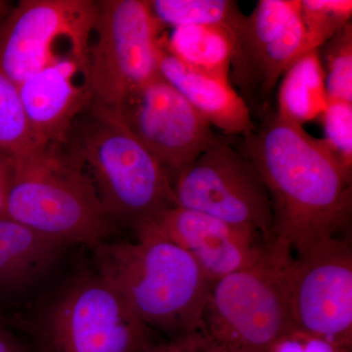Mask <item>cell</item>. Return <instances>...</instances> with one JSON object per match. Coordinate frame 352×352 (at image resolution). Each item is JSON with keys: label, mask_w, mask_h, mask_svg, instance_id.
I'll list each match as a JSON object with an SVG mask.
<instances>
[{"label": "cell", "mask_w": 352, "mask_h": 352, "mask_svg": "<svg viewBox=\"0 0 352 352\" xmlns=\"http://www.w3.org/2000/svg\"><path fill=\"white\" fill-rule=\"evenodd\" d=\"M241 151L251 160L270 194L271 251L293 256L349 230L352 173L324 139L270 113L245 136Z\"/></svg>", "instance_id": "obj_1"}, {"label": "cell", "mask_w": 352, "mask_h": 352, "mask_svg": "<svg viewBox=\"0 0 352 352\" xmlns=\"http://www.w3.org/2000/svg\"><path fill=\"white\" fill-rule=\"evenodd\" d=\"M92 249L94 270L146 327L173 338L203 332L212 284L188 252L150 236Z\"/></svg>", "instance_id": "obj_2"}, {"label": "cell", "mask_w": 352, "mask_h": 352, "mask_svg": "<svg viewBox=\"0 0 352 352\" xmlns=\"http://www.w3.org/2000/svg\"><path fill=\"white\" fill-rule=\"evenodd\" d=\"M4 318L31 338L34 352H138L151 342L94 266L71 271Z\"/></svg>", "instance_id": "obj_3"}, {"label": "cell", "mask_w": 352, "mask_h": 352, "mask_svg": "<svg viewBox=\"0 0 352 352\" xmlns=\"http://www.w3.org/2000/svg\"><path fill=\"white\" fill-rule=\"evenodd\" d=\"M6 219L90 248L117 231L87 168L67 145L41 146L15 159Z\"/></svg>", "instance_id": "obj_4"}, {"label": "cell", "mask_w": 352, "mask_h": 352, "mask_svg": "<svg viewBox=\"0 0 352 352\" xmlns=\"http://www.w3.org/2000/svg\"><path fill=\"white\" fill-rule=\"evenodd\" d=\"M85 112L67 146L87 168L116 226L136 232L160 212L178 207L166 173L119 116Z\"/></svg>", "instance_id": "obj_5"}, {"label": "cell", "mask_w": 352, "mask_h": 352, "mask_svg": "<svg viewBox=\"0 0 352 352\" xmlns=\"http://www.w3.org/2000/svg\"><path fill=\"white\" fill-rule=\"evenodd\" d=\"M89 57L87 110L118 116L127 97L160 75L163 28L148 0L96 1Z\"/></svg>", "instance_id": "obj_6"}, {"label": "cell", "mask_w": 352, "mask_h": 352, "mask_svg": "<svg viewBox=\"0 0 352 352\" xmlns=\"http://www.w3.org/2000/svg\"><path fill=\"white\" fill-rule=\"evenodd\" d=\"M289 256L268 247L258 263L212 285L203 333L220 351L271 352L293 325L285 279Z\"/></svg>", "instance_id": "obj_7"}, {"label": "cell", "mask_w": 352, "mask_h": 352, "mask_svg": "<svg viewBox=\"0 0 352 352\" xmlns=\"http://www.w3.org/2000/svg\"><path fill=\"white\" fill-rule=\"evenodd\" d=\"M178 207L256 231L270 245L273 214L270 194L251 160L220 138L177 178Z\"/></svg>", "instance_id": "obj_8"}, {"label": "cell", "mask_w": 352, "mask_h": 352, "mask_svg": "<svg viewBox=\"0 0 352 352\" xmlns=\"http://www.w3.org/2000/svg\"><path fill=\"white\" fill-rule=\"evenodd\" d=\"M292 324L352 347V249L346 236L319 241L285 264Z\"/></svg>", "instance_id": "obj_9"}, {"label": "cell", "mask_w": 352, "mask_h": 352, "mask_svg": "<svg viewBox=\"0 0 352 352\" xmlns=\"http://www.w3.org/2000/svg\"><path fill=\"white\" fill-rule=\"evenodd\" d=\"M96 18V1L22 0L0 24V69L20 85L71 53L61 43L88 60Z\"/></svg>", "instance_id": "obj_10"}, {"label": "cell", "mask_w": 352, "mask_h": 352, "mask_svg": "<svg viewBox=\"0 0 352 352\" xmlns=\"http://www.w3.org/2000/svg\"><path fill=\"white\" fill-rule=\"evenodd\" d=\"M307 53L300 0H259L234 34L229 82L248 107H263L287 69Z\"/></svg>", "instance_id": "obj_11"}, {"label": "cell", "mask_w": 352, "mask_h": 352, "mask_svg": "<svg viewBox=\"0 0 352 352\" xmlns=\"http://www.w3.org/2000/svg\"><path fill=\"white\" fill-rule=\"evenodd\" d=\"M118 116L157 160L173 186L201 153L220 139L162 76L132 92Z\"/></svg>", "instance_id": "obj_12"}, {"label": "cell", "mask_w": 352, "mask_h": 352, "mask_svg": "<svg viewBox=\"0 0 352 352\" xmlns=\"http://www.w3.org/2000/svg\"><path fill=\"white\" fill-rule=\"evenodd\" d=\"M135 235L160 238L182 248L212 285L254 265L268 251L267 243L256 231L180 207L160 212Z\"/></svg>", "instance_id": "obj_13"}, {"label": "cell", "mask_w": 352, "mask_h": 352, "mask_svg": "<svg viewBox=\"0 0 352 352\" xmlns=\"http://www.w3.org/2000/svg\"><path fill=\"white\" fill-rule=\"evenodd\" d=\"M18 87L36 144H68L76 120L89 106L88 62L67 53Z\"/></svg>", "instance_id": "obj_14"}, {"label": "cell", "mask_w": 352, "mask_h": 352, "mask_svg": "<svg viewBox=\"0 0 352 352\" xmlns=\"http://www.w3.org/2000/svg\"><path fill=\"white\" fill-rule=\"evenodd\" d=\"M71 245L15 220L0 219V310L16 311L50 286Z\"/></svg>", "instance_id": "obj_15"}, {"label": "cell", "mask_w": 352, "mask_h": 352, "mask_svg": "<svg viewBox=\"0 0 352 352\" xmlns=\"http://www.w3.org/2000/svg\"><path fill=\"white\" fill-rule=\"evenodd\" d=\"M163 36V34H162ZM160 75L188 101L201 117L227 135H250L256 129L251 109L230 82L183 63L160 39Z\"/></svg>", "instance_id": "obj_16"}, {"label": "cell", "mask_w": 352, "mask_h": 352, "mask_svg": "<svg viewBox=\"0 0 352 352\" xmlns=\"http://www.w3.org/2000/svg\"><path fill=\"white\" fill-rule=\"evenodd\" d=\"M325 75L318 50L305 53L280 80L277 113L303 124L319 119L328 105Z\"/></svg>", "instance_id": "obj_17"}, {"label": "cell", "mask_w": 352, "mask_h": 352, "mask_svg": "<svg viewBox=\"0 0 352 352\" xmlns=\"http://www.w3.org/2000/svg\"><path fill=\"white\" fill-rule=\"evenodd\" d=\"M164 47L191 68L229 82L233 34L214 25H184L162 36Z\"/></svg>", "instance_id": "obj_18"}, {"label": "cell", "mask_w": 352, "mask_h": 352, "mask_svg": "<svg viewBox=\"0 0 352 352\" xmlns=\"http://www.w3.org/2000/svg\"><path fill=\"white\" fill-rule=\"evenodd\" d=\"M161 27L214 25L233 34L244 20L237 2L233 0H148Z\"/></svg>", "instance_id": "obj_19"}, {"label": "cell", "mask_w": 352, "mask_h": 352, "mask_svg": "<svg viewBox=\"0 0 352 352\" xmlns=\"http://www.w3.org/2000/svg\"><path fill=\"white\" fill-rule=\"evenodd\" d=\"M41 147L34 142L19 87L0 69V155L18 159Z\"/></svg>", "instance_id": "obj_20"}, {"label": "cell", "mask_w": 352, "mask_h": 352, "mask_svg": "<svg viewBox=\"0 0 352 352\" xmlns=\"http://www.w3.org/2000/svg\"><path fill=\"white\" fill-rule=\"evenodd\" d=\"M329 100L352 103V24L319 47Z\"/></svg>", "instance_id": "obj_21"}, {"label": "cell", "mask_w": 352, "mask_h": 352, "mask_svg": "<svg viewBox=\"0 0 352 352\" xmlns=\"http://www.w3.org/2000/svg\"><path fill=\"white\" fill-rule=\"evenodd\" d=\"M307 52L317 50L351 23V0H300Z\"/></svg>", "instance_id": "obj_22"}, {"label": "cell", "mask_w": 352, "mask_h": 352, "mask_svg": "<svg viewBox=\"0 0 352 352\" xmlns=\"http://www.w3.org/2000/svg\"><path fill=\"white\" fill-rule=\"evenodd\" d=\"M319 120L325 132L324 140L339 157L344 168L352 173V103L329 100Z\"/></svg>", "instance_id": "obj_23"}, {"label": "cell", "mask_w": 352, "mask_h": 352, "mask_svg": "<svg viewBox=\"0 0 352 352\" xmlns=\"http://www.w3.org/2000/svg\"><path fill=\"white\" fill-rule=\"evenodd\" d=\"M271 352H352V347L342 346L291 325L277 340Z\"/></svg>", "instance_id": "obj_24"}, {"label": "cell", "mask_w": 352, "mask_h": 352, "mask_svg": "<svg viewBox=\"0 0 352 352\" xmlns=\"http://www.w3.org/2000/svg\"><path fill=\"white\" fill-rule=\"evenodd\" d=\"M208 340L203 332L173 338L170 342L152 344L151 342L138 352H203Z\"/></svg>", "instance_id": "obj_25"}, {"label": "cell", "mask_w": 352, "mask_h": 352, "mask_svg": "<svg viewBox=\"0 0 352 352\" xmlns=\"http://www.w3.org/2000/svg\"><path fill=\"white\" fill-rule=\"evenodd\" d=\"M0 352H34L30 344H25L15 332V329L0 322Z\"/></svg>", "instance_id": "obj_26"}, {"label": "cell", "mask_w": 352, "mask_h": 352, "mask_svg": "<svg viewBox=\"0 0 352 352\" xmlns=\"http://www.w3.org/2000/svg\"><path fill=\"white\" fill-rule=\"evenodd\" d=\"M15 159L0 155V219H6V201L12 182Z\"/></svg>", "instance_id": "obj_27"}, {"label": "cell", "mask_w": 352, "mask_h": 352, "mask_svg": "<svg viewBox=\"0 0 352 352\" xmlns=\"http://www.w3.org/2000/svg\"><path fill=\"white\" fill-rule=\"evenodd\" d=\"M12 7L8 1L0 0V24H1L2 21L6 19V16L10 12Z\"/></svg>", "instance_id": "obj_28"}, {"label": "cell", "mask_w": 352, "mask_h": 352, "mask_svg": "<svg viewBox=\"0 0 352 352\" xmlns=\"http://www.w3.org/2000/svg\"><path fill=\"white\" fill-rule=\"evenodd\" d=\"M203 352H222V351H220L219 347L215 346L214 344H212L210 340V342H208L207 347H206V349H204Z\"/></svg>", "instance_id": "obj_29"}, {"label": "cell", "mask_w": 352, "mask_h": 352, "mask_svg": "<svg viewBox=\"0 0 352 352\" xmlns=\"http://www.w3.org/2000/svg\"><path fill=\"white\" fill-rule=\"evenodd\" d=\"M1 321H6V320H4L3 312H2L1 310H0V322H1Z\"/></svg>", "instance_id": "obj_30"}]
</instances>
